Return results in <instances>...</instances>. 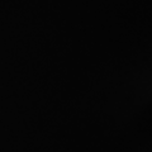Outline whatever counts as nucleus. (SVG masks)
Returning a JSON list of instances; mask_svg holds the SVG:
<instances>
[]
</instances>
